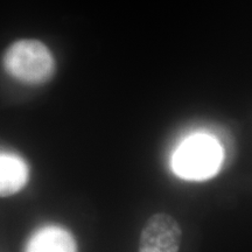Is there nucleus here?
Wrapping results in <instances>:
<instances>
[{
	"instance_id": "obj_1",
	"label": "nucleus",
	"mask_w": 252,
	"mask_h": 252,
	"mask_svg": "<svg viewBox=\"0 0 252 252\" xmlns=\"http://www.w3.org/2000/svg\"><path fill=\"white\" fill-rule=\"evenodd\" d=\"M223 161V150L215 138L207 134L188 137L172 157V169L188 181H204L217 174Z\"/></svg>"
},
{
	"instance_id": "obj_2",
	"label": "nucleus",
	"mask_w": 252,
	"mask_h": 252,
	"mask_svg": "<svg viewBox=\"0 0 252 252\" xmlns=\"http://www.w3.org/2000/svg\"><path fill=\"white\" fill-rule=\"evenodd\" d=\"M4 68L9 76L26 84H43L54 76L55 60L37 40H19L6 50Z\"/></svg>"
},
{
	"instance_id": "obj_3",
	"label": "nucleus",
	"mask_w": 252,
	"mask_h": 252,
	"mask_svg": "<svg viewBox=\"0 0 252 252\" xmlns=\"http://www.w3.org/2000/svg\"><path fill=\"white\" fill-rule=\"evenodd\" d=\"M182 231L180 224L168 214L151 216L141 230L139 252H179Z\"/></svg>"
},
{
	"instance_id": "obj_4",
	"label": "nucleus",
	"mask_w": 252,
	"mask_h": 252,
	"mask_svg": "<svg viewBox=\"0 0 252 252\" xmlns=\"http://www.w3.org/2000/svg\"><path fill=\"white\" fill-rule=\"evenodd\" d=\"M25 252H77V244L67 229L46 225L31 236Z\"/></svg>"
},
{
	"instance_id": "obj_5",
	"label": "nucleus",
	"mask_w": 252,
	"mask_h": 252,
	"mask_svg": "<svg viewBox=\"0 0 252 252\" xmlns=\"http://www.w3.org/2000/svg\"><path fill=\"white\" fill-rule=\"evenodd\" d=\"M30 169L24 159L12 153L0 152V197L20 191L28 181Z\"/></svg>"
}]
</instances>
